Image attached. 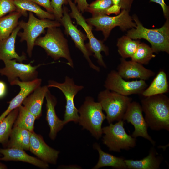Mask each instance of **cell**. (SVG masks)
Instances as JSON below:
<instances>
[{
  "label": "cell",
  "instance_id": "1",
  "mask_svg": "<svg viewBox=\"0 0 169 169\" xmlns=\"http://www.w3.org/2000/svg\"><path fill=\"white\" fill-rule=\"evenodd\" d=\"M145 119L152 130L169 131V99L163 94L146 97L141 101Z\"/></svg>",
  "mask_w": 169,
  "mask_h": 169
},
{
  "label": "cell",
  "instance_id": "2",
  "mask_svg": "<svg viewBox=\"0 0 169 169\" xmlns=\"http://www.w3.org/2000/svg\"><path fill=\"white\" fill-rule=\"evenodd\" d=\"M132 19L136 24L127 32L126 36L133 39H144L151 45L154 53L164 51L169 53V21L167 19L161 28L148 29L144 27L138 17L135 15Z\"/></svg>",
  "mask_w": 169,
  "mask_h": 169
},
{
  "label": "cell",
  "instance_id": "3",
  "mask_svg": "<svg viewBox=\"0 0 169 169\" xmlns=\"http://www.w3.org/2000/svg\"><path fill=\"white\" fill-rule=\"evenodd\" d=\"M35 45L42 48L47 54L55 60L61 58L65 59L68 62L67 64L73 67L67 40L60 28L56 27L48 28L44 36L37 38Z\"/></svg>",
  "mask_w": 169,
  "mask_h": 169
},
{
  "label": "cell",
  "instance_id": "4",
  "mask_svg": "<svg viewBox=\"0 0 169 169\" xmlns=\"http://www.w3.org/2000/svg\"><path fill=\"white\" fill-rule=\"evenodd\" d=\"M78 110V122L84 129L89 131L92 136L99 139L102 134V125L106 116L101 105L90 96L86 97L84 102Z\"/></svg>",
  "mask_w": 169,
  "mask_h": 169
},
{
  "label": "cell",
  "instance_id": "5",
  "mask_svg": "<svg viewBox=\"0 0 169 169\" xmlns=\"http://www.w3.org/2000/svg\"><path fill=\"white\" fill-rule=\"evenodd\" d=\"M61 25L60 22L56 20L38 19L34 16L33 13L29 12L27 22L22 20L18 22V26L23 30L22 32H19L17 35L20 37V42L26 41L27 53L28 56L31 57L35 41L44 32L45 29L50 27H58Z\"/></svg>",
  "mask_w": 169,
  "mask_h": 169
},
{
  "label": "cell",
  "instance_id": "6",
  "mask_svg": "<svg viewBox=\"0 0 169 169\" xmlns=\"http://www.w3.org/2000/svg\"><path fill=\"white\" fill-rule=\"evenodd\" d=\"M98 100L103 110L105 112L106 119L110 124L123 120L132 99L106 89L99 93Z\"/></svg>",
  "mask_w": 169,
  "mask_h": 169
},
{
  "label": "cell",
  "instance_id": "7",
  "mask_svg": "<svg viewBox=\"0 0 169 169\" xmlns=\"http://www.w3.org/2000/svg\"><path fill=\"white\" fill-rule=\"evenodd\" d=\"M124 120H120L102 128L103 143L110 151L120 152L121 150H128L135 147L136 139L128 135L124 127Z\"/></svg>",
  "mask_w": 169,
  "mask_h": 169
},
{
  "label": "cell",
  "instance_id": "8",
  "mask_svg": "<svg viewBox=\"0 0 169 169\" xmlns=\"http://www.w3.org/2000/svg\"><path fill=\"white\" fill-rule=\"evenodd\" d=\"M129 11L121 10L120 13L116 16H109L102 14L92 16L86 19V22L92 26L95 27V30L101 31L106 40L111 30L115 27L119 26L123 31L135 28L136 24L129 14Z\"/></svg>",
  "mask_w": 169,
  "mask_h": 169
},
{
  "label": "cell",
  "instance_id": "9",
  "mask_svg": "<svg viewBox=\"0 0 169 169\" xmlns=\"http://www.w3.org/2000/svg\"><path fill=\"white\" fill-rule=\"evenodd\" d=\"M71 9L70 17L74 18L77 24L81 26L85 31L87 38L89 39V43L86 46L89 51L92 54H94L93 56L97 59L99 64L106 68V66L101 54L102 51L104 52L106 55L109 54V50L103 42L97 39L94 35L92 32V26L89 24L82 16L81 13L78 9L76 4L72 0H67Z\"/></svg>",
  "mask_w": 169,
  "mask_h": 169
},
{
  "label": "cell",
  "instance_id": "10",
  "mask_svg": "<svg viewBox=\"0 0 169 169\" xmlns=\"http://www.w3.org/2000/svg\"><path fill=\"white\" fill-rule=\"evenodd\" d=\"M47 86L48 88L53 87L59 89L65 96L66 105L63 120L64 124L70 121L78 123L79 118L78 110L75 105L74 99L78 92L84 88V86L76 85L73 79L68 76L65 77L64 82L63 83L49 80Z\"/></svg>",
  "mask_w": 169,
  "mask_h": 169
},
{
  "label": "cell",
  "instance_id": "11",
  "mask_svg": "<svg viewBox=\"0 0 169 169\" xmlns=\"http://www.w3.org/2000/svg\"><path fill=\"white\" fill-rule=\"evenodd\" d=\"M104 86L106 89L128 96L133 94L141 95L147 85L145 81L141 79L126 81L117 71L112 70L107 75Z\"/></svg>",
  "mask_w": 169,
  "mask_h": 169
},
{
  "label": "cell",
  "instance_id": "12",
  "mask_svg": "<svg viewBox=\"0 0 169 169\" xmlns=\"http://www.w3.org/2000/svg\"><path fill=\"white\" fill-rule=\"evenodd\" d=\"M3 62L5 66L0 69V74L6 76L9 83L18 78L24 82L31 81L37 79L38 73L37 69L41 65L32 66L30 63H18L15 59L6 60Z\"/></svg>",
  "mask_w": 169,
  "mask_h": 169
},
{
  "label": "cell",
  "instance_id": "13",
  "mask_svg": "<svg viewBox=\"0 0 169 169\" xmlns=\"http://www.w3.org/2000/svg\"><path fill=\"white\" fill-rule=\"evenodd\" d=\"M63 15L60 22L64 28L65 33L70 36L76 47L83 54L84 56L88 62L90 67L99 72L100 68L94 65L90 59V56L92 54L88 50L84 43V41L87 39V36L73 24L69 13L68 8L63 5Z\"/></svg>",
  "mask_w": 169,
  "mask_h": 169
},
{
  "label": "cell",
  "instance_id": "14",
  "mask_svg": "<svg viewBox=\"0 0 169 169\" xmlns=\"http://www.w3.org/2000/svg\"><path fill=\"white\" fill-rule=\"evenodd\" d=\"M141 105L136 101L131 102L129 105L123 116V120L130 123L134 127V131L131 136L136 138L142 137L154 145L155 142L149 135L147 124L144 118Z\"/></svg>",
  "mask_w": 169,
  "mask_h": 169
},
{
  "label": "cell",
  "instance_id": "15",
  "mask_svg": "<svg viewBox=\"0 0 169 169\" xmlns=\"http://www.w3.org/2000/svg\"><path fill=\"white\" fill-rule=\"evenodd\" d=\"M29 150L43 161L53 164L56 163L59 153L47 145L42 137L34 131L31 132Z\"/></svg>",
  "mask_w": 169,
  "mask_h": 169
},
{
  "label": "cell",
  "instance_id": "16",
  "mask_svg": "<svg viewBox=\"0 0 169 169\" xmlns=\"http://www.w3.org/2000/svg\"><path fill=\"white\" fill-rule=\"evenodd\" d=\"M117 69L119 74L126 79L136 78L145 81L155 75L154 72L142 64L132 60L127 61L123 58L120 59Z\"/></svg>",
  "mask_w": 169,
  "mask_h": 169
},
{
  "label": "cell",
  "instance_id": "17",
  "mask_svg": "<svg viewBox=\"0 0 169 169\" xmlns=\"http://www.w3.org/2000/svg\"><path fill=\"white\" fill-rule=\"evenodd\" d=\"M0 153L3 156L0 157V161H21L30 163L42 169H47L49 167L48 163L30 156L22 149L14 148H0Z\"/></svg>",
  "mask_w": 169,
  "mask_h": 169
},
{
  "label": "cell",
  "instance_id": "18",
  "mask_svg": "<svg viewBox=\"0 0 169 169\" xmlns=\"http://www.w3.org/2000/svg\"><path fill=\"white\" fill-rule=\"evenodd\" d=\"M45 97L46 100V120L50 130L49 136L52 140H54L57 133L65 125L63 120H60L56 114L55 109L57 102L56 98L51 94L49 90Z\"/></svg>",
  "mask_w": 169,
  "mask_h": 169
},
{
  "label": "cell",
  "instance_id": "19",
  "mask_svg": "<svg viewBox=\"0 0 169 169\" xmlns=\"http://www.w3.org/2000/svg\"><path fill=\"white\" fill-rule=\"evenodd\" d=\"M42 79L38 78L31 81L24 82L16 78L10 83L11 85H18L20 87V91L9 102L8 110L11 111L21 105L24 99L35 89L40 86Z\"/></svg>",
  "mask_w": 169,
  "mask_h": 169
},
{
  "label": "cell",
  "instance_id": "20",
  "mask_svg": "<svg viewBox=\"0 0 169 169\" xmlns=\"http://www.w3.org/2000/svg\"><path fill=\"white\" fill-rule=\"evenodd\" d=\"M21 28L18 26L8 38L0 41V60L3 62L14 59L19 62L26 60L25 54L19 55L15 50V43Z\"/></svg>",
  "mask_w": 169,
  "mask_h": 169
},
{
  "label": "cell",
  "instance_id": "21",
  "mask_svg": "<svg viewBox=\"0 0 169 169\" xmlns=\"http://www.w3.org/2000/svg\"><path fill=\"white\" fill-rule=\"evenodd\" d=\"M47 86H40L35 89L23 100L22 103L37 119L41 115L44 98L49 90Z\"/></svg>",
  "mask_w": 169,
  "mask_h": 169
},
{
  "label": "cell",
  "instance_id": "22",
  "mask_svg": "<svg viewBox=\"0 0 169 169\" xmlns=\"http://www.w3.org/2000/svg\"><path fill=\"white\" fill-rule=\"evenodd\" d=\"M154 148L150 151L148 155L140 160H124L127 168L129 169H158L162 161L160 156H156Z\"/></svg>",
  "mask_w": 169,
  "mask_h": 169
},
{
  "label": "cell",
  "instance_id": "23",
  "mask_svg": "<svg viewBox=\"0 0 169 169\" xmlns=\"http://www.w3.org/2000/svg\"><path fill=\"white\" fill-rule=\"evenodd\" d=\"M31 132L13 126L7 148H14L29 150Z\"/></svg>",
  "mask_w": 169,
  "mask_h": 169
},
{
  "label": "cell",
  "instance_id": "24",
  "mask_svg": "<svg viewBox=\"0 0 169 169\" xmlns=\"http://www.w3.org/2000/svg\"><path fill=\"white\" fill-rule=\"evenodd\" d=\"M93 146L98 152L99 159L97 163L92 169H98L107 166L118 169H127L125 159L123 158L116 157L104 152L97 143H95Z\"/></svg>",
  "mask_w": 169,
  "mask_h": 169
},
{
  "label": "cell",
  "instance_id": "25",
  "mask_svg": "<svg viewBox=\"0 0 169 169\" xmlns=\"http://www.w3.org/2000/svg\"><path fill=\"white\" fill-rule=\"evenodd\" d=\"M17 8L16 11L21 12L22 15L27 17V11L34 13L40 19H55L52 13L43 10L38 5L31 0H13Z\"/></svg>",
  "mask_w": 169,
  "mask_h": 169
},
{
  "label": "cell",
  "instance_id": "26",
  "mask_svg": "<svg viewBox=\"0 0 169 169\" xmlns=\"http://www.w3.org/2000/svg\"><path fill=\"white\" fill-rule=\"evenodd\" d=\"M169 90L167 77L165 72L160 70L141 95L146 97L166 93Z\"/></svg>",
  "mask_w": 169,
  "mask_h": 169
},
{
  "label": "cell",
  "instance_id": "27",
  "mask_svg": "<svg viewBox=\"0 0 169 169\" xmlns=\"http://www.w3.org/2000/svg\"><path fill=\"white\" fill-rule=\"evenodd\" d=\"M22 15L21 12L16 11L0 18V41L9 36L18 26V19Z\"/></svg>",
  "mask_w": 169,
  "mask_h": 169
},
{
  "label": "cell",
  "instance_id": "28",
  "mask_svg": "<svg viewBox=\"0 0 169 169\" xmlns=\"http://www.w3.org/2000/svg\"><path fill=\"white\" fill-rule=\"evenodd\" d=\"M18 107L12 110L0 122V143L4 148L7 147L13 126L18 113Z\"/></svg>",
  "mask_w": 169,
  "mask_h": 169
},
{
  "label": "cell",
  "instance_id": "29",
  "mask_svg": "<svg viewBox=\"0 0 169 169\" xmlns=\"http://www.w3.org/2000/svg\"><path fill=\"white\" fill-rule=\"evenodd\" d=\"M140 43L139 40H133L127 36H124L118 40V51L122 58H131Z\"/></svg>",
  "mask_w": 169,
  "mask_h": 169
},
{
  "label": "cell",
  "instance_id": "30",
  "mask_svg": "<svg viewBox=\"0 0 169 169\" xmlns=\"http://www.w3.org/2000/svg\"><path fill=\"white\" fill-rule=\"evenodd\" d=\"M18 115L13 126L27 130L31 132L34 131V124L36 119L35 116L21 105L18 107Z\"/></svg>",
  "mask_w": 169,
  "mask_h": 169
},
{
  "label": "cell",
  "instance_id": "31",
  "mask_svg": "<svg viewBox=\"0 0 169 169\" xmlns=\"http://www.w3.org/2000/svg\"><path fill=\"white\" fill-rule=\"evenodd\" d=\"M154 51L151 47L146 44L140 43L132 57V60L142 64H147L152 58L155 57Z\"/></svg>",
  "mask_w": 169,
  "mask_h": 169
},
{
  "label": "cell",
  "instance_id": "32",
  "mask_svg": "<svg viewBox=\"0 0 169 169\" xmlns=\"http://www.w3.org/2000/svg\"><path fill=\"white\" fill-rule=\"evenodd\" d=\"M113 4L111 0H95L89 4L86 11L90 13L92 16L107 15L108 10Z\"/></svg>",
  "mask_w": 169,
  "mask_h": 169
},
{
  "label": "cell",
  "instance_id": "33",
  "mask_svg": "<svg viewBox=\"0 0 169 169\" xmlns=\"http://www.w3.org/2000/svg\"><path fill=\"white\" fill-rule=\"evenodd\" d=\"M113 5L109 9L107 15L119 14L120 10H125L129 12L134 0H111Z\"/></svg>",
  "mask_w": 169,
  "mask_h": 169
},
{
  "label": "cell",
  "instance_id": "34",
  "mask_svg": "<svg viewBox=\"0 0 169 169\" xmlns=\"http://www.w3.org/2000/svg\"><path fill=\"white\" fill-rule=\"evenodd\" d=\"M51 3L55 20L60 22L63 15V6L68 4L67 0H51Z\"/></svg>",
  "mask_w": 169,
  "mask_h": 169
},
{
  "label": "cell",
  "instance_id": "35",
  "mask_svg": "<svg viewBox=\"0 0 169 169\" xmlns=\"http://www.w3.org/2000/svg\"><path fill=\"white\" fill-rule=\"evenodd\" d=\"M16 10L13 0H0V18Z\"/></svg>",
  "mask_w": 169,
  "mask_h": 169
},
{
  "label": "cell",
  "instance_id": "36",
  "mask_svg": "<svg viewBox=\"0 0 169 169\" xmlns=\"http://www.w3.org/2000/svg\"><path fill=\"white\" fill-rule=\"evenodd\" d=\"M38 5L44 8L47 11L53 14L54 10L51 3V0H31Z\"/></svg>",
  "mask_w": 169,
  "mask_h": 169
},
{
  "label": "cell",
  "instance_id": "37",
  "mask_svg": "<svg viewBox=\"0 0 169 169\" xmlns=\"http://www.w3.org/2000/svg\"><path fill=\"white\" fill-rule=\"evenodd\" d=\"M150 2H153L159 4L162 7L163 14L165 18L169 19V8L165 3L164 0H150Z\"/></svg>",
  "mask_w": 169,
  "mask_h": 169
},
{
  "label": "cell",
  "instance_id": "38",
  "mask_svg": "<svg viewBox=\"0 0 169 169\" xmlns=\"http://www.w3.org/2000/svg\"><path fill=\"white\" fill-rule=\"evenodd\" d=\"M74 2L80 12L83 13L86 11L89 5L87 0H74Z\"/></svg>",
  "mask_w": 169,
  "mask_h": 169
},
{
  "label": "cell",
  "instance_id": "39",
  "mask_svg": "<svg viewBox=\"0 0 169 169\" xmlns=\"http://www.w3.org/2000/svg\"><path fill=\"white\" fill-rule=\"evenodd\" d=\"M7 86L5 83L0 80V99L3 98L6 95L7 93Z\"/></svg>",
  "mask_w": 169,
  "mask_h": 169
},
{
  "label": "cell",
  "instance_id": "40",
  "mask_svg": "<svg viewBox=\"0 0 169 169\" xmlns=\"http://www.w3.org/2000/svg\"><path fill=\"white\" fill-rule=\"evenodd\" d=\"M7 166L5 164L0 163V169H7Z\"/></svg>",
  "mask_w": 169,
  "mask_h": 169
},
{
  "label": "cell",
  "instance_id": "41",
  "mask_svg": "<svg viewBox=\"0 0 169 169\" xmlns=\"http://www.w3.org/2000/svg\"><path fill=\"white\" fill-rule=\"evenodd\" d=\"M0 156H1V155H0Z\"/></svg>",
  "mask_w": 169,
  "mask_h": 169
}]
</instances>
